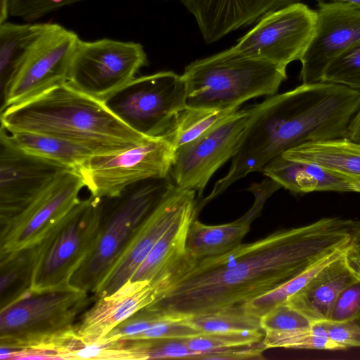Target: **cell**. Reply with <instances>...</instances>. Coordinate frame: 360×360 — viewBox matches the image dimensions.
Masks as SVG:
<instances>
[{"mask_svg":"<svg viewBox=\"0 0 360 360\" xmlns=\"http://www.w3.org/2000/svg\"><path fill=\"white\" fill-rule=\"evenodd\" d=\"M181 320L174 316L148 311L144 307L119 323L101 340L108 342L128 340L160 322Z\"/></svg>","mask_w":360,"mask_h":360,"instance_id":"cell-36","label":"cell"},{"mask_svg":"<svg viewBox=\"0 0 360 360\" xmlns=\"http://www.w3.org/2000/svg\"><path fill=\"white\" fill-rule=\"evenodd\" d=\"M259 323L264 332H287L308 328L314 324L303 314L286 302L261 316Z\"/></svg>","mask_w":360,"mask_h":360,"instance_id":"cell-35","label":"cell"},{"mask_svg":"<svg viewBox=\"0 0 360 360\" xmlns=\"http://www.w3.org/2000/svg\"><path fill=\"white\" fill-rule=\"evenodd\" d=\"M322 323L328 338L344 349L360 347V325L358 321Z\"/></svg>","mask_w":360,"mask_h":360,"instance_id":"cell-41","label":"cell"},{"mask_svg":"<svg viewBox=\"0 0 360 360\" xmlns=\"http://www.w3.org/2000/svg\"><path fill=\"white\" fill-rule=\"evenodd\" d=\"M148 65L143 46L134 41L79 39L65 83L101 101L120 89Z\"/></svg>","mask_w":360,"mask_h":360,"instance_id":"cell-10","label":"cell"},{"mask_svg":"<svg viewBox=\"0 0 360 360\" xmlns=\"http://www.w3.org/2000/svg\"><path fill=\"white\" fill-rule=\"evenodd\" d=\"M85 187L77 169L58 175L19 213L0 224V255L37 245L81 200Z\"/></svg>","mask_w":360,"mask_h":360,"instance_id":"cell-12","label":"cell"},{"mask_svg":"<svg viewBox=\"0 0 360 360\" xmlns=\"http://www.w3.org/2000/svg\"><path fill=\"white\" fill-rule=\"evenodd\" d=\"M119 345V344H118ZM118 346V345H117ZM117 349V348H116ZM116 350V349H115ZM114 359H115V354H114Z\"/></svg>","mask_w":360,"mask_h":360,"instance_id":"cell-48","label":"cell"},{"mask_svg":"<svg viewBox=\"0 0 360 360\" xmlns=\"http://www.w3.org/2000/svg\"><path fill=\"white\" fill-rule=\"evenodd\" d=\"M283 158L314 164L332 172L360 179V143L347 137L307 142L285 150Z\"/></svg>","mask_w":360,"mask_h":360,"instance_id":"cell-23","label":"cell"},{"mask_svg":"<svg viewBox=\"0 0 360 360\" xmlns=\"http://www.w3.org/2000/svg\"><path fill=\"white\" fill-rule=\"evenodd\" d=\"M357 321H358L359 324L360 325V318Z\"/></svg>","mask_w":360,"mask_h":360,"instance_id":"cell-47","label":"cell"},{"mask_svg":"<svg viewBox=\"0 0 360 360\" xmlns=\"http://www.w3.org/2000/svg\"><path fill=\"white\" fill-rule=\"evenodd\" d=\"M35 246L0 255V309L30 292Z\"/></svg>","mask_w":360,"mask_h":360,"instance_id":"cell-26","label":"cell"},{"mask_svg":"<svg viewBox=\"0 0 360 360\" xmlns=\"http://www.w3.org/2000/svg\"><path fill=\"white\" fill-rule=\"evenodd\" d=\"M359 108L360 90L326 82L302 83L257 103L227 174L215 183L200 208L288 149L347 137Z\"/></svg>","mask_w":360,"mask_h":360,"instance_id":"cell-2","label":"cell"},{"mask_svg":"<svg viewBox=\"0 0 360 360\" xmlns=\"http://www.w3.org/2000/svg\"><path fill=\"white\" fill-rule=\"evenodd\" d=\"M259 172L292 193H307L316 191L317 183L303 165L288 160L282 155L270 160Z\"/></svg>","mask_w":360,"mask_h":360,"instance_id":"cell-31","label":"cell"},{"mask_svg":"<svg viewBox=\"0 0 360 360\" xmlns=\"http://www.w3.org/2000/svg\"><path fill=\"white\" fill-rule=\"evenodd\" d=\"M181 77L186 107L233 110L253 98L276 94L287 74L285 67L231 47L191 63Z\"/></svg>","mask_w":360,"mask_h":360,"instance_id":"cell-4","label":"cell"},{"mask_svg":"<svg viewBox=\"0 0 360 360\" xmlns=\"http://www.w3.org/2000/svg\"><path fill=\"white\" fill-rule=\"evenodd\" d=\"M154 300L149 282L129 281L115 292L97 298L75 323L76 333L86 342H98L119 323Z\"/></svg>","mask_w":360,"mask_h":360,"instance_id":"cell-19","label":"cell"},{"mask_svg":"<svg viewBox=\"0 0 360 360\" xmlns=\"http://www.w3.org/2000/svg\"><path fill=\"white\" fill-rule=\"evenodd\" d=\"M198 197L191 199L178 217L154 245L134 273L130 282L148 281L150 285L162 277L186 253L188 230L197 218Z\"/></svg>","mask_w":360,"mask_h":360,"instance_id":"cell-22","label":"cell"},{"mask_svg":"<svg viewBox=\"0 0 360 360\" xmlns=\"http://www.w3.org/2000/svg\"><path fill=\"white\" fill-rule=\"evenodd\" d=\"M0 134L26 153L71 168H77L95 155L84 146L53 136L29 131L8 132L2 128Z\"/></svg>","mask_w":360,"mask_h":360,"instance_id":"cell-24","label":"cell"},{"mask_svg":"<svg viewBox=\"0 0 360 360\" xmlns=\"http://www.w3.org/2000/svg\"><path fill=\"white\" fill-rule=\"evenodd\" d=\"M79 39L75 32L52 23L3 85L4 97L1 110L65 83Z\"/></svg>","mask_w":360,"mask_h":360,"instance_id":"cell-14","label":"cell"},{"mask_svg":"<svg viewBox=\"0 0 360 360\" xmlns=\"http://www.w3.org/2000/svg\"><path fill=\"white\" fill-rule=\"evenodd\" d=\"M84 0H10L9 15L32 22L65 6Z\"/></svg>","mask_w":360,"mask_h":360,"instance_id":"cell-37","label":"cell"},{"mask_svg":"<svg viewBox=\"0 0 360 360\" xmlns=\"http://www.w3.org/2000/svg\"><path fill=\"white\" fill-rule=\"evenodd\" d=\"M185 320L203 334H225L262 329L259 319L245 313L207 314Z\"/></svg>","mask_w":360,"mask_h":360,"instance_id":"cell-33","label":"cell"},{"mask_svg":"<svg viewBox=\"0 0 360 360\" xmlns=\"http://www.w3.org/2000/svg\"><path fill=\"white\" fill-rule=\"evenodd\" d=\"M201 335L204 334L184 319L160 322L128 340L186 339Z\"/></svg>","mask_w":360,"mask_h":360,"instance_id":"cell-39","label":"cell"},{"mask_svg":"<svg viewBox=\"0 0 360 360\" xmlns=\"http://www.w3.org/2000/svg\"><path fill=\"white\" fill-rule=\"evenodd\" d=\"M316 10L295 2L264 15L232 48L250 58L287 67L300 60L314 32Z\"/></svg>","mask_w":360,"mask_h":360,"instance_id":"cell-13","label":"cell"},{"mask_svg":"<svg viewBox=\"0 0 360 360\" xmlns=\"http://www.w3.org/2000/svg\"><path fill=\"white\" fill-rule=\"evenodd\" d=\"M345 252L324 266L285 302L314 323L328 321L340 292L357 279L346 265Z\"/></svg>","mask_w":360,"mask_h":360,"instance_id":"cell-20","label":"cell"},{"mask_svg":"<svg viewBox=\"0 0 360 360\" xmlns=\"http://www.w3.org/2000/svg\"><path fill=\"white\" fill-rule=\"evenodd\" d=\"M174 155L163 136H146L123 150L93 155L75 169L91 195L110 198L140 181L169 176Z\"/></svg>","mask_w":360,"mask_h":360,"instance_id":"cell-9","label":"cell"},{"mask_svg":"<svg viewBox=\"0 0 360 360\" xmlns=\"http://www.w3.org/2000/svg\"><path fill=\"white\" fill-rule=\"evenodd\" d=\"M1 125L8 132H34L75 142L94 154L123 150L146 136L122 122L103 101L66 83L1 110Z\"/></svg>","mask_w":360,"mask_h":360,"instance_id":"cell-3","label":"cell"},{"mask_svg":"<svg viewBox=\"0 0 360 360\" xmlns=\"http://www.w3.org/2000/svg\"><path fill=\"white\" fill-rule=\"evenodd\" d=\"M103 101L133 130L146 136H158L186 107V90L181 75L161 71L135 77Z\"/></svg>","mask_w":360,"mask_h":360,"instance_id":"cell-8","label":"cell"},{"mask_svg":"<svg viewBox=\"0 0 360 360\" xmlns=\"http://www.w3.org/2000/svg\"><path fill=\"white\" fill-rule=\"evenodd\" d=\"M257 104L238 109L224 122L175 150L169 176L174 185L194 190L198 199L213 174L237 153Z\"/></svg>","mask_w":360,"mask_h":360,"instance_id":"cell-11","label":"cell"},{"mask_svg":"<svg viewBox=\"0 0 360 360\" xmlns=\"http://www.w3.org/2000/svg\"><path fill=\"white\" fill-rule=\"evenodd\" d=\"M305 169L315 179L316 191L352 192V178L332 172L321 166L301 162Z\"/></svg>","mask_w":360,"mask_h":360,"instance_id":"cell-40","label":"cell"},{"mask_svg":"<svg viewBox=\"0 0 360 360\" xmlns=\"http://www.w3.org/2000/svg\"><path fill=\"white\" fill-rule=\"evenodd\" d=\"M70 168L26 153L0 134V224L19 213L58 175Z\"/></svg>","mask_w":360,"mask_h":360,"instance_id":"cell-17","label":"cell"},{"mask_svg":"<svg viewBox=\"0 0 360 360\" xmlns=\"http://www.w3.org/2000/svg\"><path fill=\"white\" fill-rule=\"evenodd\" d=\"M319 1H338V2H342V3H347L351 5H353L354 6H356L358 8H360V0H315Z\"/></svg>","mask_w":360,"mask_h":360,"instance_id":"cell-46","label":"cell"},{"mask_svg":"<svg viewBox=\"0 0 360 360\" xmlns=\"http://www.w3.org/2000/svg\"><path fill=\"white\" fill-rule=\"evenodd\" d=\"M321 82L360 90V41L331 61Z\"/></svg>","mask_w":360,"mask_h":360,"instance_id":"cell-34","label":"cell"},{"mask_svg":"<svg viewBox=\"0 0 360 360\" xmlns=\"http://www.w3.org/2000/svg\"><path fill=\"white\" fill-rule=\"evenodd\" d=\"M264 337L262 329L248 330L225 334H204L186 338V342L193 351L205 354H217L231 348L260 342Z\"/></svg>","mask_w":360,"mask_h":360,"instance_id":"cell-32","label":"cell"},{"mask_svg":"<svg viewBox=\"0 0 360 360\" xmlns=\"http://www.w3.org/2000/svg\"><path fill=\"white\" fill-rule=\"evenodd\" d=\"M360 221L325 217L276 231L221 255L195 258L186 252L150 285L154 301L145 308L177 317L243 314L249 302L348 248Z\"/></svg>","mask_w":360,"mask_h":360,"instance_id":"cell-1","label":"cell"},{"mask_svg":"<svg viewBox=\"0 0 360 360\" xmlns=\"http://www.w3.org/2000/svg\"><path fill=\"white\" fill-rule=\"evenodd\" d=\"M10 0H0V25L6 22L9 15Z\"/></svg>","mask_w":360,"mask_h":360,"instance_id":"cell-44","label":"cell"},{"mask_svg":"<svg viewBox=\"0 0 360 360\" xmlns=\"http://www.w3.org/2000/svg\"><path fill=\"white\" fill-rule=\"evenodd\" d=\"M197 197L194 190L175 185L141 223L128 245L94 292L99 298L110 295L129 281L156 243L178 217L186 205Z\"/></svg>","mask_w":360,"mask_h":360,"instance_id":"cell-16","label":"cell"},{"mask_svg":"<svg viewBox=\"0 0 360 360\" xmlns=\"http://www.w3.org/2000/svg\"><path fill=\"white\" fill-rule=\"evenodd\" d=\"M347 249V248L335 252L296 277L249 302L243 308L244 312L259 319L276 307L285 303L324 266L344 254Z\"/></svg>","mask_w":360,"mask_h":360,"instance_id":"cell-29","label":"cell"},{"mask_svg":"<svg viewBox=\"0 0 360 360\" xmlns=\"http://www.w3.org/2000/svg\"><path fill=\"white\" fill-rule=\"evenodd\" d=\"M103 198L81 200L35 245L30 292L54 291L70 281L98 236Z\"/></svg>","mask_w":360,"mask_h":360,"instance_id":"cell-7","label":"cell"},{"mask_svg":"<svg viewBox=\"0 0 360 360\" xmlns=\"http://www.w3.org/2000/svg\"><path fill=\"white\" fill-rule=\"evenodd\" d=\"M238 109L220 110L186 107L162 136L170 142L176 150L212 130Z\"/></svg>","mask_w":360,"mask_h":360,"instance_id":"cell-27","label":"cell"},{"mask_svg":"<svg viewBox=\"0 0 360 360\" xmlns=\"http://www.w3.org/2000/svg\"><path fill=\"white\" fill-rule=\"evenodd\" d=\"M345 259L349 270L360 280V250L350 244L345 252Z\"/></svg>","mask_w":360,"mask_h":360,"instance_id":"cell-42","label":"cell"},{"mask_svg":"<svg viewBox=\"0 0 360 360\" xmlns=\"http://www.w3.org/2000/svg\"><path fill=\"white\" fill-rule=\"evenodd\" d=\"M203 354L191 349L186 339L121 340L115 359H201Z\"/></svg>","mask_w":360,"mask_h":360,"instance_id":"cell-28","label":"cell"},{"mask_svg":"<svg viewBox=\"0 0 360 360\" xmlns=\"http://www.w3.org/2000/svg\"><path fill=\"white\" fill-rule=\"evenodd\" d=\"M87 293L72 285L30 292L0 309V347L27 349L54 360L56 343L75 328L77 315L89 304Z\"/></svg>","mask_w":360,"mask_h":360,"instance_id":"cell-6","label":"cell"},{"mask_svg":"<svg viewBox=\"0 0 360 360\" xmlns=\"http://www.w3.org/2000/svg\"><path fill=\"white\" fill-rule=\"evenodd\" d=\"M299 0H181L194 17L203 40L214 43L257 22L266 14Z\"/></svg>","mask_w":360,"mask_h":360,"instance_id":"cell-18","label":"cell"},{"mask_svg":"<svg viewBox=\"0 0 360 360\" xmlns=\"http://www.w3.org/2000/svg\"><path fill=\"white\" fill-rule=\"evenodd\" d=\"M262 342L266 349H344L328 338L323 323H315L308 328L287 332H264Z\"/></svg>","mask_w":360,"mask_h":360,"instance_id":"cell-30","label":"cell"},{"mask_svg":"<svg viewBox=\"0 0 360 360\" xmlns=\"http://www.w3.org/2000/svg\"><path fill=\"white\" fill-rule=\"evenodd\" d=\"M251 208L240 218L231 223L207 225L194 219L191 223L186 243V252L193 257L200 258L224 254L242 243L268 199L262 192L254 193Z\"/></svg>","mask_w":360,"mask_h":360,"instance_id":"cell-21","label":"cell"},{"mask_svg":"<svg viewBox=\"0 0 360 360\" xmlns=\"http://www.w3.org/2000/svg\"><path fill=\"white\" fill-rule=\"evenodd\" d=\"M52 23L0 25V75L1 87L24 61Z\"/></svg>","mask_w":360,"mask_h":360,"instance_id":"cell-25","label":"cell"},{"mask_svg":"<svg viewBox=\"0 0 360 360\" xmlns=\"http://www.w3.org/2000/svg\"><path fill=\"white\" fill-rule=\"evenodd\" d=\"M359 318L360 280L356 279L340 292L327 321L345 322Z\"/></svg>","mask_w":360,"mask_h":360,"instance_id":"cell-38","label":"cell"},{"mask_svg":"<svg viewBox=\"0 0 360 360\" xmlns=\"http://www.w3.org/2000/svg\"><path fill=\"white\" fill-rule=\"evenodd\" d=\"M350 185L352 192L360 193V179L352 178Z\"/></svg>","mask_w":360,"mask_h":360,"instance_id":"cell-45","label":"cell"},{"mask_svg":"<svg viewBox=\"0 0 360 360\" xmlns=\"http://www.w3.org/2000/svg\"><path fill=\"white\" fill-rule=\"evenodd\" d=\"M347 137L355 142L360 143V108L349 124Z\"/></svg>","mask_w":360,"mask_h":360,"instance_id":"cell-43","label":"cell"},{"mask_svg":"<svg viewBox=\"0 0 360 360\" xmlns=\"http://www.w3.org/2000/svg\"><path fill=\"white\" fill-rule=\"evenodd\" d=\"M313 37L300 60L303 84L321 82L336 57L360 41V8L338 1H319Z\"/></svg>","mask_w":360,"mask_h":360,"instance_id":"cell-15","label":"cell"},{"mask_svg":"<svg viewBox=\"0 0 360 360\" xmlns=\"http://www.w3.org/2000/svg\"><path fill=\"white\" fill-rule=\"evenodd\" d=\"M174 186L170 176L134 184L114 198H103L96 240L70 283L94 293L141 223Z\"/></svg>","mask_w":360,"mask_h":360,"instance_id":"cell-5","label":"cell"}]
</instances>
